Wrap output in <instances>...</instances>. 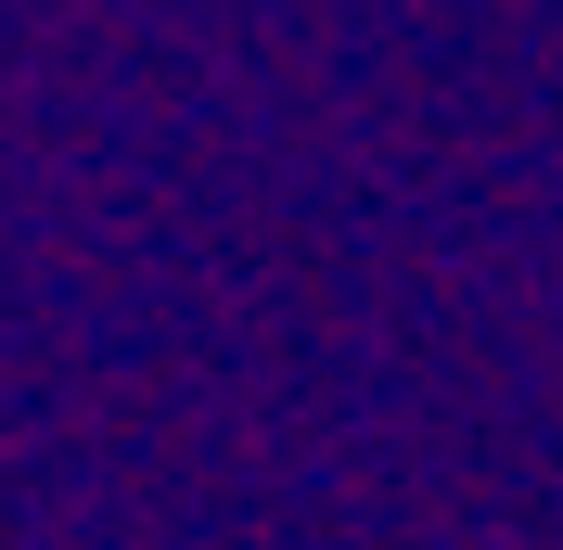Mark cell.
Returning <instances> with one entry per match:
<instances>
[]
</instances>
